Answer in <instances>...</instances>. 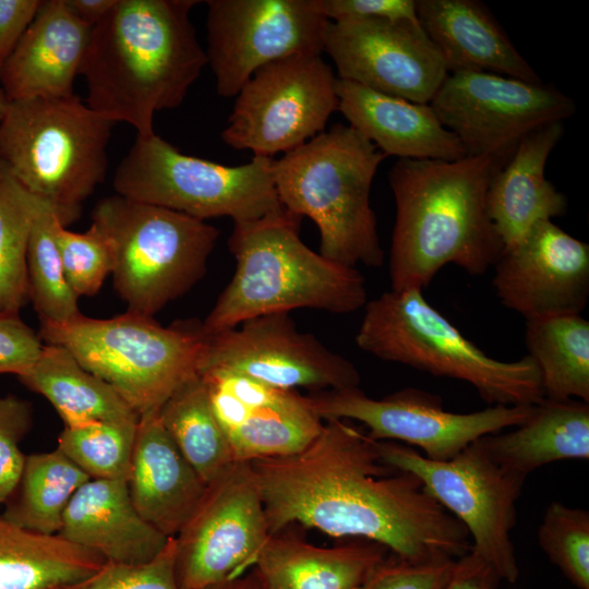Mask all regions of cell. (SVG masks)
Returning <instances> with one entry per match:
<instances>
[{
	"mask_svg": "<svg viewBox=\"0 0 589 589\" xmlns=\"http://www.w3.org/2000/svg\"><path fill=\"white\" fill-rule=\"evenodd\" d=\"M269 534L292 524L380 544L411 562L457 560L462 524L412 473L386 464L376 441L349 420H326L302 450L248 461Z\"/></svg>",
	"mask_w": 589,
	"mask_h": 589,
	"instance_id": "obj_1",
	"label": "cell"
},
{
	"mask_svg": "<svg viewBox=\"0 0 589 589\" xmlns=\"http://www.w3.org/2000/svg\"><path fill=\"white\" fill-rule=\"evenodd\" d=\"M196 0H115L92 28L80 74L86 104L136 135L154 134V117L180 106L207 65L190 19Z\"/></svg>",
	"mask_w": 589,
	"mask_h": 589,
	"instance_id": "obj_2",
	"label": "cell"
},
{
	"mask_svg": "<svg viewBox=\"0 0 589 589\" xmlns=\"http://www.w3.org/2000/svg\"><path fill=\"white\" fill-rule=\"evenodd\" d=\"M512 156L394 164L388 173L396 203L392 290L422 289L446 264L472 276L495 264L504 245L489 217L486 196L493 176Z\"/></svg>",
	"mask_w": 589,
	"mask_h": 589,
	"instance_id": "obj_3",
	"label": "cell"
},
{
	"mask_svg": "<svg viewBox=\"0 0 589 589\" xmlns=\"http://www.w3.org/2000/svg\"><path fill=\"white\" fill-rule=\"evenodd\" d=\"M300 221L301 217L281 208L235 223L228 244L236 271L201 323L204 336L299 308L347 314L366 304L363 275L305 245L299 236Z\"/></svg>",
	"mask_w": 589,
	"mask_h": 589,
	"instance_id": "obj_4",
	"label": "cell"
},
{
	"mask_svg": "<svg viewBox=\"0 0 589 589\" xmlns=\"http://www.w3.org/2000/svg\"><path fill=\"white\" fill-rule=\"evenodd\" d=\"M386 157L356 129L337 123L274 159L281 205L315 223L325 259L348 267L383 265L370 191Z\"/></svg>",
	"mask_w": 589,
	"mask_h": 589,
	"instance_id": "obj_5",
	"label": "cell"
},
{
	"mask_svg": "<svg viewBox=\"0 0 589 589\" xmlns=\"http://www.w3.org/2000/svg\"><path fill=\"white\" fill-rule=\"evenodd\" d=\"M356 342L378 359L466 382L490 406L536 405L544 398L530 356L510 362L491 358L433 308L419 288L390 289L366 302Z\"/></svg>",
	"mask_w": 589,
	"mask_h": 589,
	"instance_id": "obj_6",
	"label": "cell"
},
{
	"mask_svg": "<svg viewBox=\"0 0 589 589\" xmlns=\"http://www.w3.org/2000/svg\"><path fill=\"white\" fill-rule=\"evenodd\" d=\"M113 120L75 95L9 101L0 160L67 227L106 176Z\"/></svg>",
	"mask_w": 589,
	"mask_h": 589,
	"instance_id": "obj_7",
	"label": "cell"
},
{
	"mask_svg": "<svg viewBox=\"0 0 589 589\" xmlns=\"http://www.w3.org/2000/svg\"><path fill=\"white\" fill-rule=\"evenodd\" d=\"M38 336L46 345L68 349L139 417L158 411L196 374L205 338L201 323L165 327L153 317L130 311L110 318L81 314L64 323L40 321Z\"/></svg>",
	"mask_w": 589,
	"mask_h": 589,
	"instance_id": "obj_8",
	"label": "cell"
},
{
	"mask_svg": "<svg viewBox=\"0 0 589 589\" xmlns=\"http://www.w3.org/2000/svg\"><path fill=\"white\" fill-rule=\"evenodd\" d=\"M113 251V287L127 311L153 317L205 274L219 230L205 220L119 194L92 213Z\"/></svg>",
	"mask_w": 589,
	"mask_h": 589,
	"instance_id": "obj_9",
	"label": "cell"
},
{
	"mask_svg": "<svg viewBox=\"0 0 589 589\" xmlns=\"http://www.w3.org/2000/svg\"><path fill=\"white\" fill-rule=\"evenodd\" d=\"M274 158L253 156L226 166L179 152L156 133L136 135L113 176L116 194L205 220H253L281 205L273 177Z\"/></svg>",
	"mask_w": 589,
	"mask_h": 589,
	"instance_id": "obj_10",
	"label": "cell"
},
{
	"mask_svg": "<svg viewBox=\"0 0 589 589\" xmlns=\"http://www.w3.org/2000/svg\"><path fill=\"white\" fill-rule=\"evenodd\" d=\"M376 446L386 464L414 474L425 491L462 524L471 540L470 550L501 580H517L519 568L510 531L526 477L503 469L479 440L442 461L398 442L376 441Z\"/></svg>",
	"mask_w": 589,
	"mask_h": 589,
	"instance_id": "obj_11",
	"label": "cell"
},
{
	"mask_svg": "<svg viewBox=\"0 0 589 589\" xmlns=\"http://www.w3.org/2000/svg\"><path fill=\"white\" fill-rule=\"evenodd\" d=\"M333 69L321 55H294L257 69L236 95L223 141L254 156L301 146L338 110Z\"/></svg>",
	"mask_w": 589,
	"mask_h": 589,
	"instance_id": "obj_12",
	"label": "cell"
},
{
	"mask_svg": "<svg viewBox=\"0 0 589 589\" xmlns=\"http://www.w3.org/2000/svg\"><path fill=\"white\" fill-rule=\"evenodd\" d=\"M322 420L358 421L376 441L417 446L432 460H447L480 437L524 423L534 405L490 406L470 413L449 412L438 396L406 388L372 398L359 387L305 396Z\"/></svg>",
	"mask_w": 589,
	"mask_h": 589,
	"instance_id": "obj_13",
	"label": "cell"
},
{
	"mask_svg": "<svg viewBox=\"0 0 589 589\" xmlns=\"http://www.w3.org/2000/svg\"><path fill=\"white\" fill-rule=\"evenodd\" d=\"M430 106L467 156H512L525 135L576 112L569 96L542 81L480 71L448 73Z\"/></svg>",
	"mask_w": 589,
	"mask_h": 589,
	"instance_id": "obj_14",
	"label": "cell"
},
{
	"mask_svg": "<svg viewBox=\"0 0 589 589\" xmlns=\"http://www.w3.org/2000/svg\"><path fill=\"white\" fill-rule=\"evenodd\" d=\"M207 65L216 92L236 96L263 65L321 55L329 20L320 0H208Z\"/></svg>",
	"mask_w": 589,
	"mask_h": 589,
	"instance_id": "obj_15",
	"label": "cell"
},
{
	"mask_svg": "<svg viewBox=\"0 0 589 589\" xmlns=\"http://www.w3.org/2000/svg\"><path fill=\"white\" fill-rule=\"evenodd\" d=\"M269 536L249 464L236 461L207 484L175 537L181 589H207L250 572Z\"/></svg>",
	"mask_w": 589,
	"mask_h": 589,
	"instance_id": "obj_16",
	"label": "cell"
},
{
	"mask_svg": "<svg viewBox=\"0 0 589 589\" xmlns=\"http://www.w3.org/2000/svg\"><path fill=\"white\" fill-rule=\"evenodd\" d=\"M203 370L228 371L290 390L347 389L360 383L351 361L300 332L288 313L256 316L205 336L196 372Z\"/></svg>",
	"mask_w": 589,
	"mask_h": 589,
	"instance_id": "obj_17",
	"label": "cell"
},
{
	"mask_svg": "<svg viewBox=\"0 0 589 589\" xmlns=\"http://www.w3.org/2000/svg\"><path fill=\"white\" fill-rule=\"evenodd\" d=\"M323 51L337 79L418 104H430L448 74L419 21H329Z\"/></svg>",
	"mask_w": 589,
	"mask_h": 589,
	"instance_id": "obj_18",
	"label": "cell"
},
{
	"mask_svg": "<svg viewBox=\"0 0 589 589\" xmlns=\"http://www.w3.org/2000/svg\"><path fill=\"white\" fill-rule=\"evenodd\" d=\"M501 303L526 321L580 314L589 297V245L553 224L533 225L493 265Z\"/></svg>",
	"mask_w": 589,
	"mask_h": 589,
	"instance_id": "obj_19",
	"label": "cell"
},
{
	"mask_svg": "<svg viewBox=\"0 0 589 589\" xmlns=\"http://www.w3.org/2000/svg\"><path fill=\"white\" fill-rule=\"evenodd\" d=\"M214 413L236 461L283 457L305 448L323 421L297 390L283 389L247 376L203 370Z\"/></svg>",
	"mask_w": 589,
	"mask_h": 589,
	"instance_id": "obj_20",
	"label": "cell"
},
{
	"mask_svg": "<svg viewBox=\"0 0 589 589\" xmlns=\"http://www.w3.org/2000/svg\"><path fill=\"white\" fill-rule=\"evenodd\" d=\"M92 26L65 0H44L19 45L2 65L9 101L71 97Z\"/></svg>",
	"mask_w": 589,
	"mask_h": 589,
	"instance_id": "obj_21",
	"label": "cell"
},
{
	"mask_svg": "<svg viewBox=\"0 0 589 589\" xmlns=\"http://www.w3.org/2000/svg\"><path fill=\"white\" fill-rule=\"evenodd\" d=\"M127 482L139 514L167 538L179 533L207 486L164 428L159 410L139 418Z\"/></svg>",
	"mask_w": 589,
	"mask_h": 589,
	"instance_id": "obj_22",
	"label": "cell"
},
{
	"mask_svg": "<svg viewBox=\"0 0 589 589\" xmlns=\"http://www.w3.org/2000/svg\"><path fill=\"white\" fill-rule=\"evenodd\" d=\"M336 94L338 110L349 125L386 156L437 160L467 156L457 136L441 123L430 104L412 103L339 79Z\"/></svg>",
	"mask_w": 589,
	"mask_h": 589,
	"instance_id": "obj_23",
	"label": "cell"
},
{
	"mask_svg": "<svg viewBox=\"0 0 589 589\" xmlns=\"http://www.w3.org/2000/svg\"><path fill=\"white\" fill-rule=\"evenodd\" d=\"M416 11L448 73L480 71L541 82L483 2L416 0Z\"/></svg>",
	"mask_w": 589,
	"mask_h": 589,
	"instance_id": "obj_24",
	"label": "cell"
},
{
	"mask_svg": "<svg viewBox=\"0 0 589 589\" xmlns=\"http://www.w3.org/2000/svg\"><path fill=\"white\" fill-rule=\"evenodd\" d=\"M59 536L106 562L136 564L155 557L169 538L136 510L124 479H89L73 495Z\"/></svg>",
	"mask_w": 589,
	"mask_h": 589,
	"instance_id": "obj_25",
	"label": "cell"
},
{
	"mask_svg": "<svg viewBox=\"0 0 589 589\" xmlns=\"http://www.w3.org/2000/svg\"><path fill=\"white\" fill-rule=\"evenodd\" d=\"M563 133L562 121L531 131L493 176L486 196L488 213L504 250L517 244L537 223L566 213V196L544 173L546 160Z\"/></svg>",
	"mask_w": 589,
	"mask_h": 589,
	"instance_id": "obj_26",
	"label": "cell"
},
{
	"mask_svg": "<svg viewBox=\"0 0 589 589\" xmlns=\"http://www.w3.org/2000/svg\"><path fill=\"white\" fill-rule=\"evenodd\" d=\"M386 553L371 541L323 548L281 530L269 536L252 569L264 589H357Z\"/></svg>",
	"mask_w": 589,
	"mask_h": 589,
	"instance_id": "obj_27",
	"label": "cell"
},
{
	"mask_svg": "<svg viewBox=\"0 0 589 589\" xmlns=\"http://www.w3.org/2000/svg\"><path fill=\"white\" fill-rule=\"evenodd\" d=\"M503 469L527 477L544 465L589 458V402L543 398L531 416L507 433L479 438Z\"/></svg>",
	"mask_w": 589,
	"mask_h": 589,
	"instance_id": "obj_28",
	"label": "cell"
},
{
	"mask_svg": "<svg viewBox=\"0 0 589 589\" xmlns=\"http://www.w3.org/2000/svg\"><path fill=\"white\" fill-rule=\"evenodd\" d=\"M19 380L52 405L64 426L140 418L109 384L61 346L44 344L38 359Z\"/></svg>",
	"mask_w": 589,
	"mask_h": 589,
	"instance_id": "obj_29",
	"label": "cell"
},
{
	"mask_svg": "<svg viewBox=\"0 0 589 589\" xmlns=\"http://www.w3.org/2000/svg\"><path fill=\"white\" fill-rule=\"evenodd\" d=\"M106 561L59 534H44L0 516V589H63Z\"/></svg>",
	"mask_w": 589,
	"mask_h": 589,
	"instance_id": "obj_30",
	"label": "cell"
},
{
	"mask_svg": "<svg viewBox=\"0 0 589 589\" xmlns=\"http://www.w3.org/2000/svg\"><path fill=\"white\" fill-rule=\"evenodd\" d=\"M525 342L544 398L589 402V322L580 314L526 321Z\"/></svg>",
	"mask_w": 589,
	"mask_h": 589,
	"instance_id": "obj_31",
	"label": "cell"
},
{
	"mask_svg": "<svg viewBox=\"0 0 589 589\" xmlns=\"http://www.w3.org/2000/svg\"><path fill=\"white\" fill-rule=\"evenodd\" d=\"M159 417L180 453L206 484L236 462L197 374L170 395L160 407Z\"/></svg>",
	"mask_w": 589,
	"mask_h": 589,
	"instance_id": "obj_32",
	"label": "cell"
},
{
	"mask_svg": "<svg viewBox=\"0 0 589 589\" xmlns=\"http://www.w3.org/2000/svg\"><path fill=\"white\" fill-rule=\"evenodd\" d=\"M88 480L58 448L27 455L20 483L1 516L31 531L58 534L70 501Z\"/></svg>",
	"mask_w": 589,
	"mask_h": 589,
	"instance_id": "obj_33",
	"label": "cell"
},
{
	"mask_svg": "<svg viewBox=\"0 0 589 589\" xmlns=\"http://www.w3.org/2000/svg\"><path fill=\"white\" fill-rule=\"evenodd\" d=\"M37 202L0 160V315H19L29 301L26 255Z\"/></svg>",
	"mask_w": 589,
	"mask_h": 589,
	"instance_id": "obj_34",
	"label": "cell"
},
{
	"mask_svg": "<svg viewBox=\"0 0 589 589\" xmlns=\"http://www.w3.org/2000/svg\"><path fill=\"white\" fill-rule=\"evenodd\" d=\"M60 225L53 208L38 197L26 255L28 297L39 320L53 323H64L82 314L79 298L63 273L57 244Z\"/></svg>",
	"mask_w": 589,
	"mask_h": 589,
	"instance_id": "obj_35",
	"label": "cell"
},
{
	"mask_svg": "<svg viewBox=\"0 0 589 589\" xmlns=\"http://www.w3.org/2000/svg\"><path fill=\"white\" fill-rule=\"evenodd\" d=\"M137 421L64 426L57 448L89 479L128 480Z\"/></svg>",
	"mask_w": 589,
	"mask_h": 589,
	"instance_id": "obj_36",
	"label": "cell"
},
{
	"mask_svg": "<svg viewBox=\"0 0 589 589\" xmlns=\"http://www.w3.org/2000/svg\"><path fill=\"white\" fill-rule=\"evenodd\" d=\"M549 560L577 588L589 589V514L561 502L551 503L538 529Z\"/></svg>",
	"mask_w": 589,
	"mask_h": 589,
	"instance_id": "obj_37",
	"label": "cell"
},
{
	"mask_svg": "<svg viewBox=\"0 0 589 589\" xmlns=\"http://www.w3.org/2000/svg\"><path fill=\"white\" fill-rule=\"evenodd\" d=\"M57 244L64 277L75 296L91 297L98 292L112 273L115 259L106 233L94 223L82 233L60 225Z\"/></svg>",
	"mask_w": 589,
	"mask_h": 589,
	"instance_id": "obj_38",
	"label": "cell"
},
{
	"mask_svg": "<svg viewBox=\"0 0 589 589\" xmlns=\"http://www.w3.org/2000/svg\"><path fill=\"white\" fill-rule=\"evenodd\" d=\"M63 589H181L176 572V539L169 538L147 562H106L93 575Z\"/></svg>",
	"mask_w": 589,
	"mask_h": 589,
	"instance_id": "obj_39",
	"label": "cell"
},
{
	"mask_svg": "<svg viewBox=\"0 0 589 589\" xmlns=\"http://www.w3.org/2000/svg\"><path fill=\"white\" fill-rule=\"evenodd\" d=\"M32 419L29 402L14 395L0 397V507L12 497L22 478L26 456L20 442Z\"/></svg>",
	"mask_w": 589,
	"mask_h": 589,
	"instance_id": "obj_40",
	"label": "cell"
},
{
	"mask_svg": "<svg viewBox=\"0 0 589 589\" xmlns=\"http://www.w3.org/2000/svg\"><path fill=\"white\" fill-rule=\"evenodd\" d=\"M456 560L411 562L385 557L357 589H443Z\"/></svg>",
	"mask_w": 589,
	"mask_h": 589,
	"instance_id": "obj_41",
	"label": "cell"
},
{
	"mask_svg": "<svg viewBox=\"0 0 589 589\" xmlns=\"http://www.w3.org/2000/svg\"><path fill=\"white\" fill-rule=\"evenodd\" d=\"M44 344L19 315H0V374H24L38 359Z\"/></svg>",
	"mask_w": 589,
	"mask_h": 589,
	"instance_id": "obj_42",
	"label": "cell"
},
{
	"mask_svg": "<svg viewBox=\"0 0 589 589\" xmlns=\"http://www.w3.org/2000/svg\"><path fill=\"white\" fill-rule=\"evenodd\" d=\"M329 21L346 19H385L418 22L416 0H320Z\"/></svg>",
	"mask_w": 589,
	"mask_h": 589,
	"instance_id": "obj_43",
	"label": "cell"
},
{
	"mask_svg": "<svg viewBox=\"0 0 589 589\" xmlns=\"http://www.w3.org/2000/svg\"><path fill=\"white\" fill-rule=\"evenodd\" d=\"M41 0H0V64L12 55L32 24Z\"/></svg>",
	"mask_w": 589,
	"mask_h": 589,
	"instance_id": "obj_44",
	"label": "cell"
},
{
	"mask_svg": "<svg viewBox=\"0 0 589 589\" xmlns=\"http://www.w3.org/2000/svg\"><path fill=\"white\" fill-rule=\"evenodd\" d=\"M500 580L494 569L469 550L455 561L443 589H495Z\"/></svg>",
	"mask_w": 589,
	"mask_h": 589,
	"instance_id": "obj_45",
	"label": "cell"
},
{
	"mask_svg": "<svg viewBox=\"0 0 589 589\" xmlns=\"http://www.w3.org/2000/svg\"><path fill=\"white\" fill-rule=\"evenodd\" d=\"M82 21L94 27L111 9L115 0H65Z\"/></svg>",
	"mask_w": 589,
	"mask_h": 589,
	"instance_id": "obj_46",
	"label": "cell"
},
{
	"mask_svg": "<svg viewBox=\"0 0 589 589\" xmlns=\"http://www.w3.org/2000/svg\"><path fill=\"white\" fill-rule=\"evenodd\" d=\"M207 589H264L253 569L237 578L212 586Z\"/></svg>",
	"mask_w": 589,
	"mask_h": 589,
	"instance_id": "obj_47",
	"label": "cell"
},
{
	"mask_svg": "<svg viewBox=\"0 0 589 589\" xmlns=\"http://www.w3.org/2000/svg\"><path fill=\"white\" fill-rule=\"evenodd\" d=\"M1 73H2V65L0 64V121L2 120L9 105V100L2 87Z\"/></svg>",
	"mask_w": 589,
	"mask_h": 589,
	"instance_id": "obj_48",
	"label": "cell"
}]
</instances>
